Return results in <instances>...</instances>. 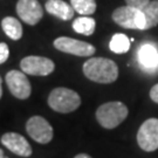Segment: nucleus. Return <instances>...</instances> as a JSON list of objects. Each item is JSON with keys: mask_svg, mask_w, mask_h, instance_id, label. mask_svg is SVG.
Wrapping results in <instances>:
<instances>
[{"mask_svg": "<svg viewBox=\"0 0 158 158\" xmlns=\"http://www.w3.org/2000/svg\"><path fill=\"white\" fill-rule=\"evenodd\" d=\"M0 158H8V157H6L5 155H4V151H2V150L0 151Z\"/></svg>", "mask_w": 158, "mask_h": 158, "instance_id": "5701e85b", "label": "nucleus"}, {"mask_svg": "<svg viewBox=\"0 0 158 158\" xmlns=\"http://www.w3.org/2000/svg\"><path fill=\"white\" fill-rule=\"evenodd\" d=\"M129 110L123 102H107L97 108L96 119L106 129H114L118 127L127 117Z\"/></svg>", "mask_w": 158, "mask_h": 158, "instance_id": "f03ea898", "label": "nucleus"}, {"mask_svg": "<svg viewBox=\"0 0 158 158\" xmlns=\"http://www.w3.org/2000/svg\"><path fill=\"white\" fill-rule=\"evenodd\" d=\"M1 28L10 39L20 40L23 36V26L20 21L13 17H6L1 20Z\"/></svg>", "mask_w": 158, "mask_h": 158, "instance_id": "4468645a", "label": "nucleus"}, {"mask_svg": "<svg viewBox=\"0 0 158 158\" xmlns=\"http://www.w3.org/2000/svg\"><path fill=\"white\" fill-rule=\"evenodd\" d=\"M1 144L10 151L20 157H29L32 155V147L27 139L17 132H6L1 136Z\"/></svg>", "mask_w": 158, "mask_h": 158, "instance_id": "9b49d317", "label": "nucleus"}, {"mask_svg": "<svg viewBox=\"0 0 158 158\" xmlns=\"http://www.w3.org/2000/svg\"><path fill=\"white\" fill-rule=\"evenodd\" d=\"M150 98L155 103H158V83L155 85L150 89Z\"/></svg>", "mask_w": 158, "mask_h": 158, "instance_id": "412c9836", "label": "nucleus"}, {"mask_svg": "<svg viewBox=\"0 0 158 158\" xmlns=\"http://www.w3.org/2000/svg\"><path fill=\"white\" fill-rule=\"evenodd\" d=\"M20 68L25 74L33 76H47L54 72L55 64L48 57L31 55L21 60Z\"/></svg>", "mask_w": 158, "mask_h": 158, "instance_id": "1a4fd4ad", "label": "nucleus"}, {"mask_svg": "<svg viewBox=\"0 0 158 158\" xmlns=\"http://www.w3.org/2000/svg\"><path fill=\"white\" fill-rule=\"evenodd\" d=\"M53 45L57 51L72 54L75 56H90V55H94V53L96 52V48L91 44L73 39V38H68V36L57 38L54 40Z\"/></svg>", "mask_w": 158, "mask_h": 158, "instance_id": "423d86ee", "label": "nucleus"}, {"mask_svg": "<svg viewBox=\"0 0 158 158\" xmlns=\"http://www.w3.org/2000/svg\"><path fill=\"white\" fill-rule=\"evenodd\" d=\"M142 12L145 17V27L144 29H150L158 25V0H152L148 4Z\"/></svg>", "mask_w": 158, "mask_h": 158, "instance_id": "dca6fc26", "label": "nucleus"}, {"mask_svg": "<svg viewBox=\"0 0 158 158\" xmlns=\"http://www.w3.org/2000/svg\"><path fill=\"white\" fill-rule=\"evenodd\" d=\"M17 13L27 25L34 26L44 17V10L38 0H18Z\"/></svg>", "mask_w": 158, "mask_h": 158, "instance_id": "9d476101", "label": "nucleus"}, {"mask_svg": "<svg viewBox=\"0 0 158 158\" xmlns=\"http://www.w3.org/2000/svg\"><path fill=\"white\" fill-rule=\"evenodd\" d=\"M125 2H127V5L142 10L150 2V0H125Z\"/></svg>", "mask_w": 158, "mask_h": 158, "instance_id": "aec40b11", "label": "nucleus"}, {"mask_svg": "<svg viewBox=\"0 0 158 158\" xmlns=\"http://www.w3.org/2000/svg\"><path fill=\"white\" fill-rule=\"evenodd\" d=\"M46 11L54 17L61 20L68 21L74 17L75 10L72 5L67 4L63 0H48L45 5Z\"/></svg>", "mask_w": 158, "mask_h": 158, "instance_id": "f8f14e48", "label": "nucleus"}, {"mask_svg": "<svg viewBox=\"0 0 158 158\" xmlns=\"http://www.w3.org/2000/svg\"><path fill=\"white\" fill-rule=\"evenodd\" d=\"M96 28L95 19L90 17H80L73 21V29L79 34L83 35H93Z\"/></svg>", "mask_w": 158, "mask_h": 158, "instance_id": "2eb2a0df", "label": "nucleus"}, {"mask_svg": "<svg viewBox=\"0 0 158 158\" xmlns=\"http://www.w3.org/2000/svg\"><path fill=\"white\" fill-rule=\"evenodd\" d=\"M114 23L118 26L128 29H144L145 27V17L142 10L132 6H121L116 8L111 14Z\"/></svg>", "mask_w": 158, "mask_h": 158, "instance_id": "20e7f679", "label": "nucleus"}, {"mask_svg": "<svg viewBox=\"0 0 158 158\" xmlns=\"http://www.w3.org/2000/svg\"><path fill=\"white\" fill-rule=\"evenodd\" d=\"M8 55H10L8 46L5 42H1L0 44V63H5L8 59Z\"/></svg>", "mask_w": 158, "mask_h": 158, "instance_id": "6ab92c4d", "label": "nucleus"}, {"mask_svg": "<svg viewBox=\"0 0 158 158\" xmlns=\"http://www.w3.org/2000/svg\"><path fill=\"white\" fill-rule=\"evenodd\" d=\"M137 143L142 150L152 152L158 149V118L144 121L137 132Z\"/></svg>", "mask_w": 158, "mask_h": 158, "instance_id": "39448f33", "label": "nucleus"}, {"mask_svg": "<svg viewBox=\"0 0 158 158\" xmlns=\"http://www.w3.org/2000/svg\"><path fill=\"white\" fill-rule=\"evenodd\" d=\"M5 81L8 90L14 97L19 100H26L31 96L32 85L23 70H10L6 74Z\"/></svg>", "mask_w": 158, "mask_h": 158, "instance_id": "0eeeda50", "label": "nucleus"}, {"mask_svg": "<svg viewBox=\"0 0 158 158\" xmlns=\"http://www.w3.org/2000/svg\"><path fill=\"white\" fill-rule=\"evenodd\" d=\"M138 61L145 69H155L158 67V51L152 45L145 44L138 49Z\"/></svg>", "mask_w": 158, "mask_h": 158, "instance_id": "ddd939ff", "label": "nucleus"}, {"mask_svg": "<svg viewBox=\"0 0 158 158\" xmlns=\"http://www.w3.org/2000/svg\"><path fill=\"white\" fill-rule=\"evenodd\" d=\"M26 131L31 138L40 144L49 143L54 136L52 125L41 116H32L26 123Z\"/></svg>", "mask_w": 158, "mask_h": 158, "instance_id": "6e6552de", "label": "nucleus"}, {"mask_svg": "<svg viewBox=\"0 0 158 158\" xmlns=\"http://www.w3.org/2000/svg\"><path fill=\"white\" fill-rule=\"evenodd\" d=\"M48 106L56 113H72L81 106V97L76 91L59 87L51 91L48 96Z\"/></svg>", "mask_w": 158, "mask_h": 158, "instance_id": "7ed1b4c3", "label": "nucleus"}, {"mask_svg": "<svg viewBox=\"0 0 158 158\" xmlns=\"http://www.w3.org/2000/svg\"><path fill=\"white\" fill-rule=\"evenodd\" d=\"M74 158H91L89 155H87V153H79V155H76Z\"/></svg>", "mask_w": 158, "mask_h": 158, "instance_id": "4be33fe9", "label": "nucleus"}, {"mask_svg": "<svg viewBox=\"0 0 158 158\" xmlns=\"http://www.w3.org/2000/svg\"><path fill=\"white\" fill-rule=\"evenodd\" d=\"M130 41L131 40L128 39V36L125 34L117 33L110 40L109 48H110V51L116 54H123L130 49Z\"/></svg>", "mask_w": 158, "mask_h": 158, "instance_id": "f3484780", "label": "nucleus"}, {"mask_svg": "<svg viewBox=\"0 0 158 158\" xmlns=\"http://www.w3.org/2000/svg\"><path fill=\"white\" fill-rule=\"evenodd\" d=\"M70 5L81 15H91L96 11V0H70Z\"/></svg>", "mask_w": 158, "mask_h": 158, "instance_id": "a211bd4d", "label": "nucleus"}, {"mask_svg": "<svg viewBox=\"0 0 158 158\" xmlns=\"http://www.w3.org/2000/svg\"><path fill=\"white\" fill-rule=\"evenodd\" d=\"M82 70L87 79L96 83H113L118 77L116 62L106 57H90L83 63Z\"/></svg>", "mask_w": 158, "mask_h": 158, "instance_id": "f257e3e1", "label": "nucleus"}]
</instances>
